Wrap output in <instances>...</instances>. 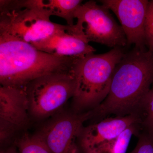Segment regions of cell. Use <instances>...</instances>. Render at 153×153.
Returning <instances> with one entry per match:
<instances>
[{
    "instance_id": "10",
    "label": "cell",
    "mask_w": 153,
    "mask_h": 153,
    "mask_svg": "<svg viewBox=\"0 0 153 153\" xmlns=\"http://www.w3.org/2000/svg\"><path fill=\"white\" fill-rule=\"evenodd\" d=\"M136 123L140 124V116L133 113L105 119L83 127L78 137L80 147L84 153H88L116 138L126 129Z\"/></svg>"
},
{
    "instance_id": "16",
    "label": "cell",
    "mask_w": 153,
    "mask_h": 153,
    "mask_svg": "<svg viewBox=\"0 0 153 153\" xmlns=\"http://www.w3.org/2000/svg\"><path fill=\"white\" fill-rule=\"evenodd\" d=\"M144 32L146 46L149 50H153V0L149 1L148 4Z\"/></svg>"
},
{
    "instance_id": "7",
    "label": "cell",
    "mask_w": 153,
    "mask_h": 153,
    "mask_svg": "<svg viewBox=\"0 0 153 153\" xmlns=\"http://www.w3.org/2000/svg\"><path fill=\"white\" fill-rule=\"evenodd\" d=\"M91 111L76 113L59 112L51 117L35 134L51 153H79L76 140Z\"/></svg>"
},
{
    "instance_id": "5",
    "label": "cell",
    "mask_w": 153,
    "mask_h": 153,
    "mask_svg": "<svg viewBox=\"0 0 153 153\" xmlns=\"http://www.w3.org/2000/svg\"><path fill=\"white\" fill-rule=\"evenodd\" d=\"M75 87L71 70L44 75L28 83L24 89L31 120L40 121L60 112L73 97Z\"/></svg>"
},
{
    "instance_id": "11",
    "label": "cell",
    "mask_w": 153,
    "mask_h": 153,
    "mask_svg": "<svg viewBox=\"0 0 153 153\" xmlns=\"http://www.w3.org/2000/svg\"><path fill=\"white\" fill-rule=\"evenodd\" d=\"M68 31L57 33L31 45L40 51L59 57L79 58L94 53L96 49L88 43Z\"/></svg>"
},
{
    "instance_id": "15",
    "label": "cell",
    "mask_w": 153,
    "mask_h": 153,
    "mask_svg": "<svg viewBox=\"0 0 153 153\" xmlns=\"http://www.w3.org/2000/svg\"><path fill=\"white\" fill-rule=\"evenodd\" d=\"M14 145L19 153H51L43 141L36 135L25 133L15 140Z\"/></svg>"
},
{
    "instance_id": "1",
    "label": "cell",
    "mask_w": 153,
    "mask_h": 153,
    "mask_svg": "<svg viewBox=\"0 0 153 153\" xmlns=\"http://www.w3.org/2000/svg\"><path fill=\"white\" fill-rule=\"evenodd\" d=\"M153 82V50L135 47L125 54L115 68L109 93L91 110L92 117L137 113Z\"/></svg>"
},
{
    "instance_id": "13",
    "label": "cell",
    "mask_w": 153,
    "mask_h": 153,
    "mask_svg": "<svg viewBox=\"0 0 153 153\" xmlns=\"http://www.w3.org/2000/svg\"><path fill=\"white\" fill-rule=\"evenodd\" d=\"M140 123L131 126L114 139L100 146L88 153H126L132 137L139 134Z\"/></svg>"
},
{
    "instance_id": "8",
    "label": "cell",
    "mask_w": 153,
    "mask_h": 153,
    "mask_svg": "<svg viewBox=\"0 0 153 153\" xmlns=\"http://www.w3.org/2000/svg\"><path fill=\"white\" fill-rule=\"evenodd\" d=\"M27 95L24 88L0 87V143L5 147L31 121Z\"/></svg>"
},
{
    "instance_id": "18",
    "label": "cell",
    "mask_w": 153,
    "mask_h": 153,
    "mask_svg": "<svg viewBox=\"0 0 153 153\" xmlns=\"http://www.w3.org/2000/svg\"><path fill=\"white\" fill-rule=\"evenodd\" d=\"M0 153H19L16 146L15 145L13 146H9L2 149Z\"/></svg>"
},
{
    "instance_id": "6",
    "label": "cell",
    "mask_w": 153,
    "mask_h": 153,
    "mask_svg": "<svg viewBox=\"0 0 153 153\" xmlns=\"http://www.w3.org/2000/svg\"><path fill=\"white\" fill-rule=\"evenodd\" d=\"M76 24L68 32L89 43L95 42L115 48L127 45L126 37L119 25L104 6L90 1L82 4L75 14Z\"/></svg>"
},
{
    "instance_id": "9",
    "label": "cell",
    "mask_w": 153,
    "mask_h": 153,
    "mask_svg": "<svg viewBox=\"0 0 153 153\" xmlns=\"http://www.w3.org/2000/svg\"><path fill=\"white\" fill-rule=\"evenodd\" d=\"M102 5L112 11L119 20L127 45L146 50L144 27L147 0H102Z\"/></svg>"
},
{
    "instance_id": "2",
    "label": "cell",
    "mask_w": 153,
    "mask_h": 153,
    "mask_svg": "<svg viewBox=\"0 0 153 153\" xmlns=\"http://www.w3.org/2000/svg\"><path fill=\"white\" fill-rule=\"evenodd\" d=\"M77 59L51 55L7 34L0 33L1 86L24 88L41 76L70 71Z\"/></svg>"
},
{
    "instance_id": "17",
    "label": "cell",
    "mask_w": 153,
    "mask_h": 153,
    "mask_svg": "<svg viewBox=\"0 0 153 153\" xmlns=\"http://www.w3.org/2000/svg\"><path fill=\"white\" fill-rule=\"evenodd\" d=\"M136 146L130 153H153V139L146 133L139 134Z\"/></svg>"
},
{
    "instance_id": "12",
    "label": "cell",
    "mask_w": 153,
    "mask_h": 153,
    "mask_svg": "<svg viewBox=\"0 0 153 153\" xmlns=\"http://www.w3.org/2000/svg\"><path fill=\"white\" fill-rule=\"evenodd\" d=\"M37 5L48 11L51 16L65 19L68 26H73L75 14L82 4L80 0H35Z\"/></svg>"
},
{
    "instance_id": "14",
    "label": "cell",
    "mask_w": 153,
    "mask_h": 153,
    "mask_svg": "<svg viewBox=\"0 0 153 153\" xmlns=\"http://www.w3.org/2000/svg\"><path fill=\"white\" fill-rule=\"evenodd\" d=\"M137 113L140 116L141 129L153 139V82Z\"/></svg>"
},
{
    "instance_id": "4",
    "label": "cell",
    "mask_w": 153,
    "mask_h": 153,
    "mask_svg": "<svg viewBox=\"0 0 153 153\" xmlns=\"http://www.w3.org/2000/svg\"><path fill=\"white\" fill-rule=\"evenodd\" d=\"M51 16L35 0H1L0 33L32 44L68 31L69 26L53 23Z\"/></svg>"
},
{
    "instance_id": "3",
    "label": "cell",
    "mask_w": 153,
    "mask_h": 153,
    "mask_svg": "<svg viewBox=\"0 0 153 153\" xmlns=\"http://www.w3.org/2000/svg\"><path fill=\"white\" fill-rule=\"evenodd\" d=\"M125 53L120 47L109 52L78 58L71 71L76 82L72 97L73 112H83L101 104L107 96L116 66Z\"/></svg>"
}]
</instances>
